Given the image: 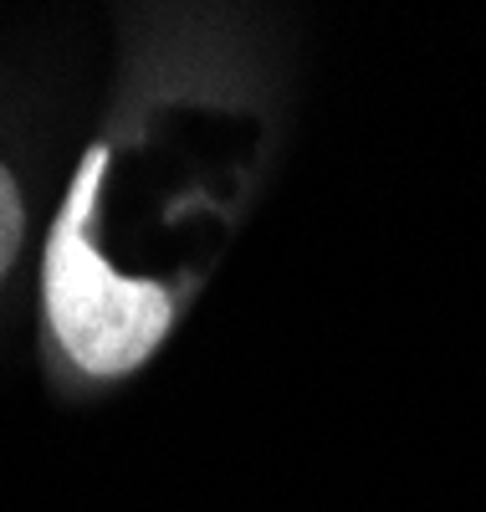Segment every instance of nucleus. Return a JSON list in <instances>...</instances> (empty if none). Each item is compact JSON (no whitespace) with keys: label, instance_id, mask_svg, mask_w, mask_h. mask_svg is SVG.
<instances>
[{"label":"nucleus","instance_id":"1","mask_svg":"<svg viewBox=\"0 0 486 512\" xmlns=\"http://www.w3.org/2000/svg\"><path fill=\"white\" fill-rule=\"evenodd\" d=\"M108 154L93 149L82 159L67 205L47 241V318L62 354L93 379L134 374L169 333V292L154 282H134L103 262V251L87 236L93 195L103 180Z\"/></svg>","mask_w":486,"mask_h":512},{"label":"nucleus","instance_id":"2","mask_svg":"<svg viewBox=\"0 0 486 512\" xmlns=\"http://www.w3.org/2000/svg\"><path fill=\"white\" fill-rule=\"evenodd\" d=\"M21 241H26V210H21V195H16L11 169L0 164V277L11 272Z\"/></svg>","mask_w":486,"mask_h":512}]
</instances>
